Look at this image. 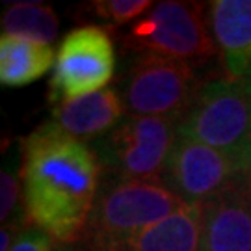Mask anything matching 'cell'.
I'll return each mask as SVG.
<instances>
[{
  "instance_id": "obj_15",
  "label": "cell",
  "mask_w": 251,
  "mask_h": 251,
  "mask_svg": "<svg viewBox=\"0 0 251 251\" xmlns=\"http://www.w3.org/2000/svg\"><path fill=\"white\" fill-rule=\"evenodd\" d=\"M90 6L91 11L102 21H108L112 25H125L144 15L145 11H151L154 4L149 0H99L91 2Z\"/></svg>"
},
{
  "instance_id": "obj_12",
  "label": "cell",
  "mask_w": 251,
  "mask_h": 251,
  "mask_svg": "<svg viewBox=\"0 0 251 251\" xmlns=\"http://www.w3.org/2000/svg\"><path fill=\"white\" fill-rule=\"evenodd\" d=\"M201 206L184 205L166 220L110 251H199Z\"/></svg>"
},
{
  "instance_id": "obj_10",
  "label": "cell",
  "mask_w": 251,
  "mask_h": 251,
  "mask_svg": "<svg viewBox=\"0 0 251 251\" xmlns=\"http://www.w3.org/2000/svg\"><path fill=\"white\" fill-rule=\"evenodd\" d=\"M208 26L231 78L251 67V0H214L208 4Z\"/></svg>"
},
{
  "instance_id": "obj_7",
  "label": "cell",
  "mask_w": 251,
  "mask_h": 251,
  "mask_svg": "<svg viewBox=\"0 0 251 251\" xmlns=\"http://www.w3.org/2000/svg\"><path fill=\"white\" fill-rule=\"evenodd\" d=\"M116 56L106 32L99 26L71 30L56 54L50 100H71L106 90L114 76Z\"/></svg>"
},
{
  "instance_id": "obj_8",
  "label": "cell",
  "mask_w": 251,
  "mask_h": 251,
  "mask_svg": "<svg viewBox=\"0 0 251 251\" xmlns=\"http://www.w3.org/2000/svg\"><path fill=\"white\" fill-rule=\"evenodd\" d=\"M248 173L229 154L179 136L170 152L162 182L182 203L201 206L240 182Z\"/></svg>"
},
{
  "instance_id": "obj_21",
  "label": "cell",
  "mask_w": 251,
  "mask_h": 251,
  "mask_svg": "<svg viewBox=\"0 0 251 251\" xmlns=\"http://www.w3.org/2000/svg\"><path fill=\"white\" fill-rule=\"evenodd\" d=\"M250 179H251V170H250Z\"/></svg>"
},
{
  "instance_id": "obj_6",
  "label": "cell",
  "mask_w": 251,
  "mask_h": 251,
  "mask_svg": "<svg viewBox=\"0 0 251 251\" xmlns=\"http://www.w3.org/2000/svg\"><path fill=\"white\" fill-rule=\"evenodd\" d=\"M123 82V104L132 116L179 121L201 90L194 65L154 54H140Z\"/></svg>"
},
{
  "instance_id": "obj_2",
  "label": "cell",
  "mask_w": 251,
  "mask_h": 251,
  "mask_svg": "<svg viewBox=\"0 0 251 251\" xmlns=\"http://www.w3.org/2000/svg\"><path fill=\"white\" fill-rule=\"evenodd\" d=\"M184 205L162 180H110L97 194L86 227L90 251H110Z\"/></svg>"
},
{
  "instance_id": "obj_17",
  "label": "cell",
  "mask_w": 251,
  "mask_h": 251,
  "mask_svg": "<svg viewBox=\"0 0 251 251\" xmlns=\"http://www.w3.org/2000/svg\"><path fill=\"white\" fill-rule=\"evenodd\" d=\"M52 240L54 238L49 233L34 227L28 231H21L9 251H52Z\"/></svg>"
},
{
  "instance_id": "obj_18",
  "label": "cell",
  "mask_w": 251,
  "mask_h": 251,
  "mask_svg": "<svg viewBox=\"0 0 251 251\" xmlns=\"http://www.w3.org/2000/svg\"><path fill=\"white\" fill-rule=\"evenodd\" d=\"M13 225H9V227H2V242H0V251H9L11 250V246H13Z\"/></svg>"
},
{
  "instance_id": "obj_4",
  "label": "cell",
  "mask_w": 251,
  "mask_h": 251,
  "mask_svg": "<svg viewBox=\"0 0 251 251\" xmlns=\"http://www.w3.org/2000/svg\"><path fill=\"white\" fill-rule=\"evenodd\" d=\"M179 119L128 114L93 142V152L110 180H162L179 138Z\"/></svg>"
},
{
  "instance_id": "obj_1",
  "label": "cell",
  "mask_w": 251,
  "mask_h": 251,
  "mask_svg": "<svg viewBox=\"0 0 251 251\" xmlns=\"http://www.w3.org/2000/svg\"><path fill=\"white\" fill-rule=\"evenodd\" d=\"M23 196L26 220L60 244L80 238L99 192V160L88 144L52 119L23 140Z\"/></svg>"
},
{
  "instance_id": "obj_19",
  "label": "cell",
  "mask_w": 251,
  "mask_h": 251,
  "mask_svg": "<svg viewBox=\"0 0 251 251\" xmlns=\"http://www.w3.org/2000/svg\"><path fill=\"white\" fill-rule=\"evenodd\" d=\"M242 80H244V84L248 86V90H250V93H251V67H250V71L242 76Z\"/></svg>"
},
{
  "instance_id": "obj_13",
  "label": "cell",
  "mask_w": 251,
  "mask_h": 251,
  "mask_svg": "<svg viewBox=\"0 0 251 251\" xmlns=\"http://www.w3.org/2000/svg\"><path fill=\"white\" fill-rule=\"evenodd\" d=\"M52 47L26 37L2 34L0 82L6 88H23L41 78L52 67Z\"/></svg>"
},
{
  "instance_id": "obj_16",
  "label": "cell",
  "mask_w": 251,
  "mask_h": 251,
  "mask_svg": "<svg viewBox=\"0 0 251 251\" xmlns=\"http://www.w3.org/2000/svg\"><path fill=\"white\" fill-rule=\"evenodd\" d=\"M23 186V179L17 177V170L13 168V162H8V166L2 168V222L11 218L15 205H17L19 192Z\"/></svg>"
},
{
  "instance_id": "obj_9",
  "label": "cell",
  "mask_w": 251,
  "mask_h": 251,
  "mask_svg": "<svg viewBox=\"0 0 251 251\" xmlns=\"http://www.w3.org/2000/svg\"><path fill=\"white\" fill-rule=\"evenodd\" d=\"M199 251H251V179L201 205Z\"/></svg>"
},
{
  "instance_id": "obj_14",
  "label": "cell",
  "mask_w": 251,
  "mask_h": 251,
  "mask_svg": "<svg viewBox=\"0 0 251 251\" xmlns=\"http://www.w3.org/2000/svg\"><path fill=\"white\" fill-rule=\"evenodd\" d=\"M58 15L45 4H17L4 11L2 30L9 36L26 37L50 45L58 36Z\"/></svg>"
},
{
  "instance_id": "obj_5",
  "label": "cell",
  "mask_w": 251,
  "mask_h": 251,
  "mask_svg": "<svg viewBox=\"0 0 251 251\" xmlns=\"http://www.w3.org/2000/svg\"><path fill=\"white\" fill-rule=\"evenodd\" d=\"M125 45L140 54H154L199 65L210 60L216 43L198 2H158L130 25Z\"/></svg>"
},
{
  "instance_id": "obj_3",
  "label": "cell",
  "mask_w": 251,
  "mask_h": 251,
  "mask_svg": "<svg viewBox=\"0 0 251 251\" xmlns=\"http://www.w3.org/2000/svg\"><path fill=\"white\" fill-rule=\"evenodd\" d=\"M179 136L229 154L251 170V93L242 78H218L201 86L179 123Z\"/></svg>"
},
{
  "instance_id": "obj_20",
  "label": "cell",
  "mask_w": 251,
  "mask_h": 251,
  "mask_svg": "<svg viewBox=\"0 0 251 251\" xmlns=\"http://www.w3.org/2000/svg\"><path fill=\"white\" fill-rule=\"evenodd\" d=\"M52 251H75V250H73L69 244H62V246H54Z\"/></svg>"
},
{
  "instance_id": "obj_11",
  "label": "cell",
  "mask_w": 251,
  "mask_h": 251,
  "mask_svg": "<svg viewBox=\"0 0 251 251\" xmlns=\"http://www.w3.org/2000/svg\"><path fill=\"white\" fill-rule=\"evenodd\" d=\"M123 99L116 90L97 91L88 97L54 102L52 121L84 144L95 142L123 119Z\"/></svg>"
}]
</instances>
